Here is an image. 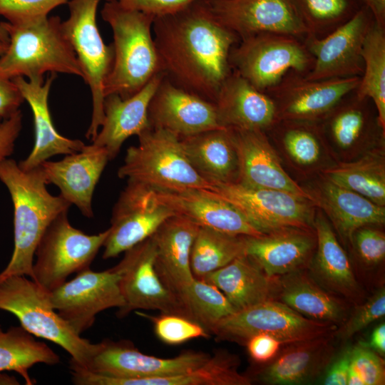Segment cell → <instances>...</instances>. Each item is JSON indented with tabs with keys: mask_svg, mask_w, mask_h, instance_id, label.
<instances>
[{
	"mask_svg": "<svg viewBox=\"0 0 385 385\" xmlns=\"http://www.w3.org/2000/svg\"><path fill=\"white\" fill-rule=\"evenodd\" d=\"M60 357L46 344L37 341L22 327L3 331L0 326V371H14L28 385L34 384L29 369L36 364L56 365Z\"/></svg>",
	"mask_w": 385,
	"mask_h": 385,
	"instance_id": "e575fe53",
	"label": "cell"
},
{
	"mask_svg": "<svg viewBox=\"0 0 385 385\" xmlns=\"http://www.w3.org/2000/svg\"><path fill=\"white\" fill-rule=\"evenodd\" d=\"M324 173L334 183L385 205V165L381 155L369 153L357 160L333 166Z\"/></svg>",
	"mask_w": 385,
	"mask_h": 385,
	"instance_id": "8d00e7d4",
	"label": "cell"
},
{
	"mask_svg": "<svg viewBox=\"0 0 385 385\" xmlns=\"http://www.w3.org/2000/svg\"><path fill=\"white\" fill-rule=\"evenodd\" d=\"M53 308L78 334L90 328L101 312L122 308L124 299L115 267L103 272L87 268L51 292Z\"/></svg>",
	"mask_w": 385,
	"mask_h": 385,
	"instance_id": "4fadbf2b",
	"label": "cell"
},
{
	"mask_svg": "<svg viewBox=\"0 0 385 385\" xmlns=\"http://www.w3.org/2000/svg\"><path fill=\"white\" fill-rule=\"evenodd\" d=\"M148 120L151 128L168 130L180 138L225 128L213 102L175 86L165 76L150 102Z\"/></svg>",
	"mask_w": 385,
	"mask_h": 385,
	"instance_id": "d6986e66",
	"label": "cell"
},
{
	"mask_svg": "<svg viewBox=\"0 0 385 385\" xmlns=\"http://www.w3.org/2000/svg\"><path fill=\"white\" fill-rule=\"evenodd\" d=\"M70 0H0V16L11 24H20L48 16L56 7Z\"/></svg>",
	"mask_w": 385,
	"mask_h": 385,
	"instance_id": "ee69618b",
	"label": "cell"
},
{
	"mask_svg": "<svg viewBox=\"0 0 385 385\" xmlns=\"http://www.w3.org/2000/svg\"><path fill=\"white\" fill-rule=\"evenodd\" d=\"M138 144L126 150L118 176L158 190L199 189L212 184L191 165L176 135L150 128L138 135Z\"/></svg>",
	"mask_w": 385,
	"mask_h": 385,
	"instance_id": "5b68a950",
	"label": "cell"
},
{
	"mask_svg": "<svg viewBox=\"0 0 385 385\" xmlns=\"http://www.w3.org/2000/svg\"><path fill=\"white\" fill-rule=\"evenodd\" d=\"M361 57L363 74L356 89V96L371 99L377 111V123L385 129V29L371 23L363 42Z\"/></svg>",
	"mask_w": 385,
	"mask_h": 385,
	"instance_id": "d590c367",
	"label": "cell"
},
{
	"mask_svg": "<svg viewBox=\"0 0 385 385\" xmlns=\"http://www.w3.org/2000/svg\"><path fill=\"white\" fill-rule=\"evenodd\" d=\"M348 385H365L364 381L359 374L351 366H349L348 376Z\"/></svg>",
	"mask_w": 385,
	"mask_h": 385,
	"instance_id": "9f6ffc18",
	"label": "cell"
},
{
	"mask_svg": "<svg viewBox=\"0 0 385 385\" xmlns=\"http://www.w3.org/2000/svg\"><path fill=\"white\" fill-rule=\"evenodd\" d=\"M239 358L220 351L199 366L186 372L142 379L111 377L110 385H250L252 379L239 372Z\"/></svg>",
	"mask_w": 385,
	"mask_h": 385,
	"instance_id": "d6a6232c",
	"label": "cell"
},
{
	"mask_svg": "<svg viewBox=\"0 0 385 385\" xmlns=\"http://www.w3.org/2000/svg\"><path fill=\"white\" fill-rule=\"evenodd\" d=\"M115 1L124 7L141 11L155 18L175 13L200 0H104Z\"/></svg>",
	"mask_w": 385,
	"mask_h": 385,
	"instance_id": "c3c4849f",
	"label": "cell"
},
{
	"mask_svg": "<svg viewBox=\"0 0 385 385\" xmlns=\"http://www.w3.org/2000/svg\"><path fill=\"white\" fill-rule=\"evenodd\" d=\"M333 356L331 334L287 344L256 376L266 384H304L325 370Z\"/></svg>",
	"mask_w": 385,
	"mask_h": 385,
	"instance_id": "83f0119b",
	"label": "cell"
},
{
	"mask_svg": "<svg viewBox=\"0 0 385 385\" xmlns=\"http://www.w3.org/2000/svg\"><path fill=\"white\" fill-rule=\"evenodd\" d=\"M174 215L158 200L153 189L127 181L113 209L111 227L103 245V258L115 257L151 237Z\"/></svg>",
	"mask_w": 385,
	"mask_h": 385,
	"instance_id": "5bb4252c",
	"label": "cell"
},
{
	"mask_svg": "<svg viewBox=\"0 0 385 385\" xmlns=\"http://www.w3.org/2000/svg\"><path fill=\"white\" fill-rule=\"evenodd\" d=\"M67 212L51 222L35 251L32 279L49 292L62 285L71 274L89 268L108 234V229L86 234L71 225Z\"/></svg>",
	"mask_w": 385,
	"mask_h": 385,
	"instance_id": "9c48e42d",
	"label": "cell"
},
{
	"mask_svg": "<svg viewBox=\"0 0 385 385\" xmlns=\"http://www.w3.org/2000/svg\"><path fill=\"white\" fill-rule=\"evenodd\" d=\"M282 276L277 281V293L282 302L312 320L333 324L345 319L346 309L342 301L307 274L298 270Z\"/></svg>",
	"mask_w": 385,
	"mask_h": 385,
	"instance_id": "1f68e13d",
	"label": "cell"
},
{
	"mask_svg": "<svg viewBox=\"0 0 385 385\" xmlns=\"http://www.w3.org/2000/svg\"><path fill=\"white\" fill-rule=\"evenodd\" d=\"M334 329L331 323L308 319L272 299L222 319L210 333L220 340L244 343L255 334H267L287 344L331 334Z\"/></svg>",
	"mask_w": 385,
	"mask_h": 385,
	"instance_id": "30bf717a",
	"label": "cell"
},
{
	"mask_svg": "<svg viewBox=\"0 0 385 385\" xmlns=\"http://www.w3.org/2000/svg\"><path fill=\"white\" fill-rule=\"evenodd\" d=\"M23 115L19 110L9 118H0V163L13 153L15 142L22 128Z\"/></svg>",
	"mask_w": 385,
	"mask_h": 385,
	"instance_id": "f907efd6",
	"label": "cell"
},
{
	"mask_svg": "<svg viewBox=\"0 0 385 385\" xmlns=\"http://www.w3.org/2000/svg\"><path fill=\"white\" fill-rule=\"evenodd\" d=\"M158 200L198 227L235 235H265L253 226L233 205L208 190L187 189L154 190Z\"/></svg>",
	"mask_w": 385,
	"mask_h": 385,
	"instance_id": "7402d4cb",
	"label": "cell"
},
{
	"mask_svg": "<svg viewBox=\"0 0 385 385\" xmlns=\"http://www.w3.org/2000/svg\"><path fill=\"white\" fill-rule=\"evenodd\" d=\"M181 301L189 317L209 333L220 320L236 312L216 286L201 279H193Z\"/></svg>",
	"mask_w": 385,
	"mask_h": 385,
	"instance_id": "f35d334b",
	"label": "cell"
},
{
	"mask_svg": "<svg viewBox=\"0 0 385 385\" xmlns=\"http://www.w3.org/2000/svg\"><path fill=\"white\" fill-rule=\"evenodd\" d=\"M2 22L9 37L7 48L0 56L2 76L34 79L43 78L46 73H61L83 79L59 16H43L20 24Z\"/></svg>",
	"mask_w": 385,
	"mask_h": 385,
	"instance_id": "277c9868",
	"label": "cell"
},
{
	"mask_svg": "<svg viewBox=\"0 0 385 385\" xmlns=\"http://www.w3.org/2000/svg\"><path fill=\"white\" fill-rule=\"evenodd\" d=\"M101 13L112 30L114 52L104 98L117 94L127 98L163 72L153 36L155 17L115 1H105Z\"/></svg>",
	"mask_w": 385,
	"mask_h": 385,
	"instance_id": "3957f363",
	"label": "cell"
},
{
	"mask_svg": "<svg viewBox=\"0 0 385 385\" xmlns=\"http://www.w3.org/2000/svg\"><path fill=\"white\" fill-rule=\"evenodd\" d=\"M136 313L150 320L158 338L168 344H180L192 339L210 337L209 332L201 324L182 315L161 313L153 317Z\"/></svg>",
	"mask_w": 385,
	"mask_h": 385,
	"instance_id": "ab89813d",
	"label": "cell"
},
{
	"mask_svg": "<svg viewBox=\"0 0 385 385\" xmlns=\"http://www.w3.org/2000/svg\"><path fill=\"white\" fill-rule=\"evenodd\" d=\"M282 141L290 156L301 165H311L319 158V141L315 133L307 127L288 128L283 134Z\"/></svg>",
	"mask_w": 385,
	"mask_h": 385,
	"instance_id": "f6af8a7d",
	"label": "cell"
},
{
	"mask_svg": "<svg viewBox=\"0 0 385 385\" xmlns=\"http://www.w3.org/2000/svg\"><path fill=\"white\" fill-rule=\"evenodd\" d=\"M274 278L266 275L247 255H242L201 279L216 286L239 311L273 299L277 292Z\"/></svg>",
	"mask_w": 385,
	"mask_h": 385,
	"instance_id": "4dcf8cb0",
	"label": "cell"
},
{
	"mask_svg": "<svg viewBox=\"0 0 385 385\" xmlns=\"http://www.w3.org/2000/svg\"><path fill=\"white\" fill-rule=\"evenodd\" d=\"M213 14L239 39L274 33L312 35L293 0H207Z\"/></svg>",
	"mask_w": 385,
	"mask_h": 385,
	"instance_id": "2e32d148",
	"label": "cell"
},
{
	"mask_svg": "<svg viewBox=\"0 0 385 385\" xmlns=\"http://www.w3.org/2000/svg\"><path fill=\"white\" fill-rule=\"evenodd\" d=\"M165 74L160 72L134 95L122 98L109 94L103 101V121L92 143L106 150L109 160L119 153L123 143L132 135H138L151 128L148 106Z\"/></svg>",
	"mask_w": 385,
	"mask_h": 385,
	"instance_id": "603a6c76",
	"label": "cell"
},
{
	"mask_svg": "<svg viewBox=\"0 0 385 385\" xmlns=\"http://www.w3.org/2000/svg\"><path fill=\"white\" fill-rule=\"evenodd\" d=\"M0 180L6 187L14 207V250L0 272V281L13 275L33 278L34 257L38 244L51 222L68 211L71 204L46 189L38 166L24 170L12 159L0 163Z\"/></svg>",
	"mask_w": 385,
	"mask_h": 385,
	"instance_id": "7a4b0ae2",
	"label": "cell"
},
{
	"mask_svg": "<svg viewBox=\"0 0 385 385\" xmlns=\"http://www.w3.org/2000/svg\"><path fill=\"white\" fill-rule=\"evenodd\" d=\"M371 13L374 22L385 29V0H360Z\"/></svg>",
	"mask_w": 385,
	"mask_h": 385,
	"instance_id": "11a10c76",
	"label": "cell"
},
{
	"mask_svg": "<svg viewBox=\"0 0 385 385\" xmlns=\"http://www.w3.org/2000/svg\"><path fill=\"white\" fill-rule=\"evenodd\" d=\"M246 235H235L199 227L190 253V267L196 279L245 255Z\"/></svg>",
	"mask_w": 385,
	"mask_h": 385,
	"instance_id": "74e56055",
	"label": "cell"
},
{
	"mask_svg": "<svg viewBox=\"0 0 385 385\" xmlns=\"http://www.w3.org/2000/svg\"><path fill=\"white\" fill-rule=\"evenodd\" d=\"M214 103L225 128L264 131L278 118L272 99L233 70L222 84Z\"/></svg>",
	"mask_w": 385,
	"mask_h": 385,
	"instance_id": "484cf974",
	"label": "cell"
},
{
	"mask_svg": "<svg viewBox=\"0 0 385 385\" xmlns=\"http://www.w3.org/2000/svg\"><path fill=\"white\" fill-rule=\"evenodd\" d=\"M356 103L340 108L329 121V130L337 144L344 149L353 146L361 137L366 125L364 112Z\"/></svg>",
	"mask_w": 385,
	"mask_h": 385,
	"instance_id": "60d3db41",
	"label": "cell"
},
{
	"mask_svg": "<svg viewBox=\"0 0 385 385\" xmlns=\"http://www.w3.org/2000/svg\"><path fill=\"white\" fill-rule=\"evenodd\" d=\"M108 160L106 150L92 143L61 160H46L39 167L47 185H56L63 198L85 217H92L93 195Z\"/></svg>",
	"mask_w": 385,
	"mask_h": 385,
	"instance_id": "ffe728a7",
	"label": "cell"
},
{
	"mask_svg": "<svg viewBox=\"0 0 385 385\" xmlns=\"http://www.w3.org/2000/svg\"><path fill=\"white\" fill-rule=\"evenodd\" d=\"M155 260V246L150 237L126 250L115 266L120 274V287L125 302L117 315L123 317L133 310L145 309L190 319L180 299L159 277Z\"/></svg>",
	"mask_w": 385,
	"mask_h": 385,
	"instance_id": "7c38bea8",
	"label": "cell"
},
{
	"mask_svg": "<svg viewBox=\"0 0 385 385\" xmlns=\"http://www.w3.org/2000/svg\"><path fill=\"white\" fill-rule=\"evenodd\" d=\"M227 129L237 152L238 183L252 188L287 192L314 203L310 193L284 171L264 131Z\"/></svg>",
	"mask_w": 385,
	"mask_h": 385,
	"instance_id": "44dd1931",
	"label": "cell"
},
{
	"mask_svg": "<svg viewBox=\"0 0 385 385\" xmlns=\"http://www.w3.org/2000/svg\"><path fill=\"white\" fill-rule=\"evenodd\" d=\"M9 41V34L4 27L3 22H0V42L8 43Z\"/></svg>",
	"mask_w": 385,
	"mask_h": 385,
	"instance_id": "6f0895ef",
	"label": "cell"
},
{
	"mask_svg": "<svg viewBox=\"0 0 385 385\" xmlns=\"http://www.w3.org/2000/svg\"><path fill=\"white\" fill-rule=\"evenodd\" d=\"M56 73H51L43 78L25 79L19 76L12 78L20 90L33 113L35 142L28 157L19 162L24 170L38 167L52 156L70 155L81 151L86 145L81 140L61 135L55 128L48 108V96Z\"/></svg>",
	"mask_w": 385,
	"mask_h": 385,
	"instance_id": "cb8c5ba5",
	"label": "cell"
},
{
	"mask_svg": "<svg viewBox=\"0 0 385 385\" xmlns=\"http://www.w3.org/2000/svg\"><path fill=\"white\" fill-rule=\"evenodd\" d=\"M245 344L250 357L258 363L271 361L284 344L279 339L267 334H255Z\"/></svg>",
	"mask_w": 385,
	"mask_h": 385,
	"instance_id": "681fc988",
	"label": "cell"
},
{
	"mask_svg": "<svg viewBox=\"0 0 385 385\" xmlns=\"http://www.w3.org/2000/svg\"><path fill=\"white\" fill-rule=\"evenodd\" d=\"M313 62L306 44L299 38L274 33L240 38L230 54L232 69L262 92L290 71L305 75Z\"/></svg>",
	"mask_w": 385,
	"mask_h": 385,
	"instance_id": "52a82bcc",
	"label": "cell"
},
{
	"mask_svg": "<svg viewBox=\"0 0 385 385\" xmlns=\"http://www.w3.org/2000/svg\"><path fill=\"white\" fill-rule=\"evenodd\" d=\"M314 237L308 230L287 227L245 237V255L269 277L299 270L309 260Z\"/></svg>",
	"mask_w": 385,
	"mask_h": 385,
	"instance_id": "4316f807",
	"label": "cell"
},
{
	"mask_svg": "<svg viewBox=\"0 0 385 385\" xmlns=\"http://www.w3.org/2000/svg\"><path fill=\"white\" fill-rule=\"evenodd\" d=\"M211 354L186 351L173 358H160L140 352L130 342L105 339L85 369L98 374L121 379H142L175 375L192 370Z\"/></svg>",
	"mask_w": 385,
	"mask_h": 385,
	"instance_id": "e0dca14e",
	"label": "cell"
},
{
	"mask_svg": "<svg viewBox=\"0 0 385 385\" xmlns=\"http://www.w3.org/2000/svg\"><path fill=\"white\" fill-rule=\"evenodd\" d=\"M312 35L332 24L347 12L348 0H293Z\"/></svg>",
	"mask_w": 385,
	"mask_h": 385,
	"instance_id": "b9f144b4",
	"label": "cell"
},
{
	"mask_svg": "<svg viewBox=\"0 0 385 385\" xmlns=\"http://www.w3.org/2000/svg\"><path fill=\"white\" fill-rule=\"evenodd\" d=\"M198 229L189 220L174 215L151 236L155 246V270L180 301L195 279L190 267V253Z\"/></svg>",
	"mask_w": 385,
	"mask_h": 385,
	"instance_id": "d4e9b609",
	"label": "cell"
},
{
	"mask_svg": "<svg viewBox=\"0 0 385 385\" xmlns=\"http://www.w3.org/2000/svg\"><path fill=\"white\" fill-rule=\"evenodd\" d=\"M317 250L314 268L317 276L329 289L351 299L359 287L348 257L338 242L329 223L322 217L314 221Z\"/></svg>",
	"mask_w": 385,
	"mask_h": 385,
	"instance_id": "836d02e7",
	"label": "cell"
},
{
	"mask_svg": "<svg viewBox=\"0 0 385 385\" xmlns=\"http://www.w3.org/2000/svg\"><path fill=\"white\" fill-rule=\"evenodd\" d=\"M180 142L191 165L210 183L238 181L237 152L227 128L203 131Z\"/></svg>",
	"mask_w": 385,
	"mask_h": 385,
	"instance_id": "f1b7e54d",
	"label": "cell"
},
{
	"mask_svg": "<svg viewBox=\"0 0 385 385\" xmlns=\"http://www.w3.org/2000/svg\"><path fill=\"white\" fill-rule=\"evenodd\" d=\"M210 191L237 208L267 234L287 227L309 230L314 225L310 201L287 192L252 188L238 182L211 183Z\"/></svg>",
	"mask_w": 385,
	"mask_h": 385,
	"instance_id": "8fae6325",
	"label": "cell"
},
{
	"mask_svg": "<svg viewBox=\"0 0 385 385\" xmlns=\"http://www.w3.org/2000/svg\"><path fill=\"white\" fill-rule=\"evenodd\" d=\"M8 43L0 42V56H1L6 50Z\"/></svg>",
	"mask_w": 385,
	"mask_h": 385,
	"instance_id": "680465c9",
	"label": "cell"
},
{
	"mask_svg": "<svg viewBox=\"0 0 385 385\" xmlns=\"http://www.w3.org/2000/svg\"><path fill=\"white\" fill-rule=\"evenodd\" d=\"M360 258L369 265H376L385 257V235L377 230L361 227L353 235Z\"/></svg>",
	"mask_w": 385,
	"mask_h": 385,
	"instance_id": "7dc6e473",
	"label": "cell"
},
{
	"mask_svg": "<svg viewBox=\"0 0 385 385\" xmlns=\"http://www.w3.org/2000/svg\"><path fill=\"white\" fill-rule=\"evenodd\" d=\"M0 309L13 314L21 327L37 337L52 342L66 350L71 360L86 367L97 343L81 337L53 308L51 292L24 275L0 281Z\"/></svg>",
	"mask_w": 385,
	"mask_h": 385,
	"instance_id": "8992f818",
	"label": "cell"
},
{
	"mask_svg": "<svg viewBox=\"0 0 385 385\" xmlns=\"http://www.w3.org/2000/svg\"><path fill=\"white\" fill-rule=\"evenodd\" d=\"M360 78L309 80L304 74L290 71L265 93L274 101L278 118L310 120L332 111L356 89Z\"/></svg>",
	"mask_w": 385,
	"mask_h": 385,
	"instance_id": "9a60e30c",
	"label": "cell"
},
{
	"mask_svg": "<svg viewBox=\"0 0 385 385\" xmlns=\"http://www.w3.org/2000/svg\"><path fill=\"white\" fill-rule=\"evenodd\" d=\"M363 344L376 353H377L379 356H384L385 324L384 322L374 329L368 344Z\"/></svg>",
	"mask_w": 385,
	"mask_h": 385,
	"instance_id": "db71d44e",
	"label": "cell"
},
{
	"mask_svg": "<svg viewBox=\"0 0 385 385\" xmlns=\"http://www.w3.org/2000/svg\"><path fill=\"white\" fill-rule=\"evenodd\" d=\"M385 315V289L377 290L364 304L359 306L343 325L336 330L335 335L348 339L373 322Z\"/></svg>",
	"mask_w": 385,
	"mask_h": 385,
	"instance_id": "7bdbcfd3",
	"label": "cell"
},
{
	"mask_svg": "<svg viewBox=\"0 0 385 385\" xmlns=\"http://www.w3.org/2000/svg\"><path fill=\"white\" fill-rule=\"evenodd\" d=\"M153 36L165 77L214 103L232 71L230 54L239 38L217 20L207 0L155 17Z\"/></svg>",
	"mask_w": 385,
	"mask_h": 385,
	"instance_id": "6da1fadb",
	"label": "cell"
},
{
	"mask_svg": "<svg viewBox=\"0 0 385 385\" xmlns=\"http://www.w3.org/2000/svg\"><path fill=\"white\" fill-rule=\"evenodd\" d=\"M350 348L344 351L336 360H334L323 379L325 385H346L350 366Z\"/></svg>",
	"mask_w": 385,
	"mask_h": 385,
	"instance_id": "f5cc1de1",
	"label": "cell"
},
{
	"mask_svg": "<svg viewBox=\"0 0 385 385\" xmlns=\"http://www.w3.org/2000/svg\"><path fill=\"white\" fill-rule=\"evenodd\" d=\"M101 0H70L69 15L62 21L68 39L83 72V81L89 86L93 111L90 126L86 133L91 140L103 121V84L113 61L112 43L106 45L96 22L98 6Z\"/></svg>",
	"mask_w": 385,
	"mask_h": 385,
	"instance_id": "ba28073f",
	"label": "cell"
},
{
	"mask_svg": "<svg viewBox=\"0 0 385 385\" xmlns=\"http://www.w3.org/2000/svg\"><path fill=\"white\" fill-rule=\"evenodd\" d=\"M24 98L14 81L0 73V118H9L17 112Z\"/></svg>",
	"mask_w": 385,
	"mask_h": 385,
	"instance_id": "816d5d0a",
	"label": "cell"
},
{
	"mask_svg": "<svg viewBox=\"0 0 385 385\" xmlns=\"http://www.w3.org/2000/svg\"><path fill=\"white\" fill-rule=\"evenodd\" d=\"M371 23L361 9L324 38L308 36L305 44L314 62L304 77L309 80L361 77V49Z\"/></svg>",
	"mask_w": 385,
	"mask_h": 385,
	"instance_id": "ac0fdd59",
	"label": "cell"
},
{
	"mask_svg": "<svg viewBox=\"0 0 385 385\" xmlns=\"http://www.w3.org/2000/svg\"><path fill=\"white\" fill-rule=\"evenodd\" d=\"M311 195L314 203L325 211L339 233L350 241L358 229L385 222L384 206L327 178Z\"/></svg>",
	"mask_w": 385,
	"mask_h": 385,
	"instance_id": "f546056e",
	"label": "cell"
},
{
	"mask_svg": "<svg viewBox=\"0 0 385 385\" xmlns=\"http://www.w3.org/2000/svg\"><path fill=\"white\" fill-rule=\"evenodd\" d=\"M350 365L359 374L365 385L385 384L384 362L378 354L363 343L350 348Z\"/></svg>",
	"mask_w": 385,
	"mask_h": 385,
	"instance_id": "bcb514c9",
	"label": "cell"
}]
</instances>
